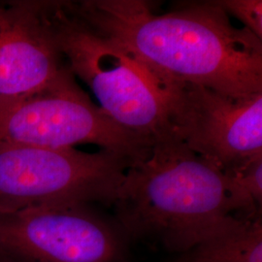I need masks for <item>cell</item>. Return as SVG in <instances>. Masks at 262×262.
<instances>
[{"mask_svg":"<svg viewBox=\"0 0 262 262\" xmlns=\"http://www.w3.org/2000/svg\"><path fill=\"white\" fill-rule=\"evenodd\" d=\"M124 238L90 204L0 208V252L28 261L121 262Z\"/></svg>","mask_w":262,"mask_h":262,"instance_id":"obj_7","label":"cell"},{"mask_svg":"<svg viewBox=\"0 0 262 262\" xmlns=\"http://www.w3.org/2000/svg\"><path fill=\"white\" fill-rule=\"evenodd\" d=\"M156 81L169 132L188 150L224 173L262 156V93L232 97L202 85Z\"/></svg>","mask_w":262,"mask_h":262,"instance_id":"obj_6","label":"cell"},{"mask_svg":"<svg viewBox=\"0 0 262 262\" xmlns=\"http://www.w3.org/2000/svg\"><path fill=\"white\" fill-rule=\"evenodd\" d=\"M135 163L108 150L85 152L0 143V208L113 205L127 170Z\"/></svg>","mask_w":262,"mask_h":262,"instance_id":"obj_5","label":"cell"},{"mask_svg":"<svg viewBox=\"0 0 262 262\" xmlns=\"http://www.w3.org/2000/svg\"><path fill=\"white\" fill-rule=\"evenodd\" d=\"M43 8L66 66L109 118L154 140L168 130L165 99L143 66L81 19L69 2L43 1Z\"/></svg>","mask_w":262,"mask_h":262,"instance_id":"obj_3","label":"cell"},{"mask_svg":"<svg viewBox=\"0 0 262 262\" xmlns=\"http://www.w3.org/2000/svg\"><path fill=\"white\" fill-rule=\"evenodd\" d=\"M0 143L47 149L93 144L139 162L149 157L155 140L114 122L67 67L37 93L0 102Z\"/></svg>","mask_w":262,"mask_h":262,"instance_id":"obj_4","label":"cell"},{"mask_svg":"<svg viewBox=\"0 0 262 262\" xmlns=\"http://www.w3.org/2000/svg\"><path fill=\"white\" fill-rule=\"evenodd\" d=\"M67 67L43 1L0 5V102L37 93Z\"/></svg>","mask_w":262,"mask_h":262,"instance_id":"obj_8","label":"cell"},{"mask_svg":"<svg viewBox=\"0 0 262 262\" xmlns=\"http://www.w3.org/2000/svg\"><path fill=\"white\" fill-rule=\"evenodd\" d=\"M190 252L192 262H262L261 215H236Z\"/></svg>","mask_w":262,"mask_h":262,"instance_id":"obj_9","label":"cell"},{"mask_svg":"<svg viewBox=\"0 0 262 262\" xmlns=\"http://www.w3.org/2000/svg\"><path fill=\"white\" fill-rule=\"evenodd\" d=\"M157 80L202 85L232 97L262 93V40L236 28L217 1L156 14L143 0L69 2Z\"/></svg>","mask_w":262,"mask_h":262,"instance_id":"obj_1","label":"cell"},{"mask_svg":"<svg viewBox=\"0 0 262 262\" xmlns=\"http://www.w3.org/2000/svg\"><path fill=\"white\" fill-rule=\"evenodd\" d=\"M112 206L125 237L190 252L236 215H261L223 171L169 130L130 166Z\"/></svg>","mask_w":262,"mask_h":262,"instance_id":"obj_2","label":"cell"},{"mask_svg":"<svg viewBox=\"0 0 262 262\" xmlns=\"http://www.w3.org/2000/svg\"><path fill=\"white\" fill-rule=\"evenodd\" d=\"M217 2L228 16L240 19L244 28L262 40L261 0H223Z\"/></svg>","mask_w":262,"mask_h":262,"instance_id":"obj_11","label":"cell"},{"mask_svg":"<svg viewBox=\"0 0 262 262\" xmlns=\"http://www.w3.org/2000/svg\"><path fill=\"white\" fill-rule=\"evenodd\" d=\"M188 262H192V261H188Z\"/></svg>","mask_w":262,"mask_h":262,"instance_id":"obj_13","label":"cell"},{"mask_svg":"<svg viewBox=\"0 0 262 262\" xmlns=\"http://www.w3.org/2000/svg\"><path fill=\"white\" fill-rule=\"evenodd\" d=\"M225 174L251 205L261 210L262 156L251 159Z\"/></svg>","mask_w":262,"mask_h":262,"instance_id":"obj_10","label":"cell"},{"mask_svg":"<svg viewBox=\"0 0 262 262\" xmlns=\"http://www.w3.org/2000/svg\"><path fill=\"white\" fill-rule=\"evenodd\" d=\"M0 262H30L28 260H25L23 258H19L17 256L11 255L8 253H2L0 252Z\"/></svg>","mask_w":262,"mask_h":262,"instance_id":"obj_12","label":"cell"}]
</instances>
